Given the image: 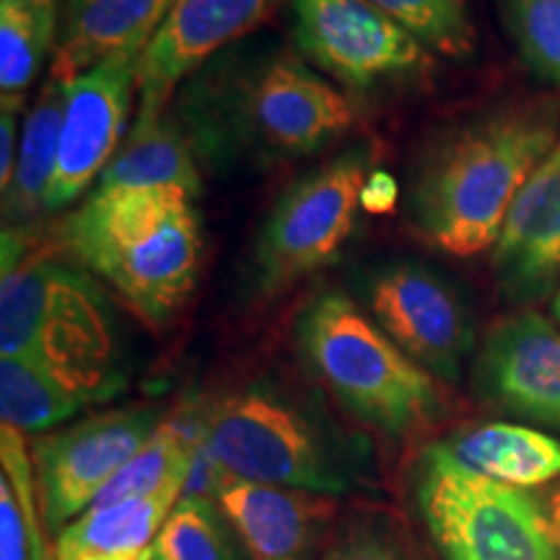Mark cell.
I'll return each instance as SVG.
<instances>
[{
	"label": "cell",
	"mask_w": 560,
	"mask_h": 560,
	"mask_svg": "<svg viewBox=\"0 0 560 560\" xmlns=\"http://www.w3.org/2000/svg\"><path fill=\"white\" fill-rule=\"evenodd\" d=\"M560 140V104H503L431 145L412 182V219L454 257L493 249L516 195Z\"/></svg>",
	"instance_id": "cell-1"
},
{
	"label": "cell",
	"mask_w": 560,
	"mask_h": 560,
	"mask_svg": "<svg viewBox=\"0 0 560 560\" xmlns=\"http://www.w3.org/2000/svg\"><path fill=\"white\" fill-rule=\"evenodd\" d=\"M0 355H21L86 405L125 389L122 332L94 276L70 257L24 252L19 229L3 234Z\"/></svg>",
	"instance_id": "cell-2"
},
{
	"label": "cell",
	"mask_w": 560,
	"mask_h": 560,
	"mask_svg": "<svg viewBox=\"0 0 560 560\" xmlns=\"http://www.w3.org/2000/svg\"><path fill=\"white\" fill-rule=\"evenodd\" d=\"M179 187H94L60 226V244L149 327L190 299L202 257L200 215Z\"/></svg>",
	"instance_id": "cell-3"
},
{
	"label": "cell",
	"mask_w": 560,
	"mask_h": 560,
	"mask_svg": "<svg viewBox=\"0 0 560 560\" xmlns=\"http://www.w3.org/2000/svg\"><path fill=\"white\" fill-rule=\"evenodd\" d=\"M200 436L223 470L242 480L335 499L366 480L361 441L272 384H249L219 397L202 412Z\"/></svg>",
	"instance_id": "cell-4"
},
{
	"label": "cell",
	"mask_w": 560,
	"mask_h": 560,
	"mask_svg": "<svg viewBox=\"0 0 560 560\" xmlns=\"http://www.w3.org/2000/svg\"><path fill=\"white\" fill-rule=\"evenodd\" d=\"M301 359L330 395L371 429L405 439L446 416L441 384L353 299L322 291L296 317Z\"/></svg>",
	"instance_id": "cell-5"
},
{
	"label": "cell",
	"mask_w": 560,
	"mask_h": 560,
	"mask_svg": "<svg viewBox=\"0 0 560 560\" xmlns=\"http://www.w3.org/2000/svg\"><path fill=\"white\" fill-rule=\"evenodd\" d=\"M412 499L444 560H560L537 499L470 470L444 441L420 454Z\"/></svg>",
	"instance_id": "cell-6"
},
{
	"label": "cell",
	"mask_w": 560,
	"mask_h": 560,
	"mask_svg": "<svg viewBox=\"0 0 560 560\" xmlns=\"http://www.w3.org/2000/svg\"><path fill=\"white\" fill-rule=\"evenodd\" d=\"M369 177V153L355 149L306 174L278 200L257 240V291L268 296L285 291L340 255L355 229Z\"/></svg>",
	"instance_id": "cell-7"
},
{
	"label": "cell",
	"mask_w": 560,
	"mask_h": 560,
	"mask_svg": "<svg viewBox=\"0 0 560 560\" xmlns=\"http://www.w3.org/2000/svg\"><path fill=\"white\" fill-rule=\"evenodd\" d=\"M161 423L156 408L138 405L96 412L66 429L34 436L30 450L47 535H60L79 520Z\"/></svg>",
	"instance_id": "cell-8"
},
{
	"label": "cell",
	"mask_w": 560,
	"mask_h": 560,
	"mask_svg": "<svg viewBox=\"0 0 560 560\" xmlns=\"http://www.w3.org/2000/svg\"><path fill=\"white\" fill-rule=\"evenodd\" d=\"M293 39L312 66L350 89L405 81L431 68V50L371 0H291Z\"/></svg>",
	"instance_id": "cell-9"
},
{
	"label": "cell",
	"mask_w": 560,
	"mask_h": 560,
	"mask_svg": "<svg viewBox=\"0 0 560 560\" xmlns=\"http://www.w3.org/2000/svg\"><path fill=\"white\" fill-rule=\"evenodd\" d=\"M376 325L439 382H459L475 348L472 314L462 293L423 262H392L366 280Z\"/></svg>",
	"instance_id": "cell-10"
},
{
	"label": "cell",
	"mask_w": 560,
	"mask_h": 560,
	"mask_svg": "<svg viewBox=\"0 0 560 560\" xmlns=\"http://www.w3.org/2000/svg\"><path fill=\"white\" fill-rule=\"evenodd\" d=\"M242 132L276 156H306L353 128L355 104L293 55L260 62L240 83Z\"/></svg>",
	"instance_id": "cell-11"
},
{
	"label": "cell",
	"mask_w": 560,
	"mask_h": 560,
	"mask_svg": "<svg viewBox=\"0 0 560 560\" xmlns=\"http://www.w3.org/2000/svg\"><path fill=\"white\" fill-rule=\"evenodd\" d=\"M140 52L117 55L66 86L60 151L45 210H60L102 177L122 145L132 94H138Z\"/></svg>",
	"instance_id": "cell-12"
},
{
	"label": "cell",
	"mask_w": 560,
	"mask_h": 560,
	"mask_svg": "<svg viewBox=\"0 0 560 560\" xmlns=\"http://www.w3.org/2000/svg\"><path fill=\"white\" fill-rule=\"evenodd\" d=\"M475 389L509 416L560 429V330L537 312L495 322L475 355Z\"/></svg>",
	"instance_id": "cell-13"
},
{
	"label": "cell",
	"mask_w": 560,
	"mask_h": 560,
	"mask_svg": "<svg viewBox=\"0 0 560 560\" xmlns=\"http://www.w3.org/2000/svg\"><path fill=\"white\" fill-rule=\"evenodd\" d=\"M283 0H174L138 60V112H166L172 91L223 47L265 24Z\"/></svg>",
	"instance_id": "cell-14"
},
{
	"label": "cell",
	"mask_w": 560,
	"mask_h": 560,
	"mask_svg": "<svg viewBox=\"0 0 560 560\" xmlns=\"http://www.w3.org/2000/svg\"><path fill=\"white\" fill-rule=\"evenodd\" d=\"M249 560H312L338 514V499L229 475L213 495Z\"/></svg>",
	"instance_id": "cell-15"
},
{
	"label": "cell",
	"mask_w": 560,
	"mask_h": 560,
	"mask_svg": "<svg viewBox=\"0 0 560 560\" xmlns=\"http://www.w3.org/2000/svg\"><path fill=\"white\" fill-rule=\"evenodd\" d=\"M493 270L514 301H537L560 283V140L516 195L493 247Z\"/></svg>",
	"instance_id": "cell-16"
},
{
	"label": "cell",
	"mask_w": 560,
	"mask_h": 560,
	"mask_svg": "<svg viewBox=\"0 0 560 560\" xmlns=\"http://www.w3.org/2000/svg\"><path fill=\"white\" fill-rule=\"evenodd\" d=\"M174 0H68L50 75L70 83L117 55L143 52Z\"/></svg>",
	"instance_id": "cell-17"
},
{
	"label": "cell",
	"mask_w": 560,
	"mask_h": 560,
	"mask_svg": "<svg viewBox=\"0 0 560 560\" xmlns=\"http://www.w3.org/2000/svg\"><path fill=\"white\" fill-rule=\"evenodd\" d=\"M187 478L190 475L174 478L156 493L140 495V499L86 509L79 520L70 522L55 537L52 560H79L86 556L151 548L166 516L172 514V509L185 493Z\"/></svg>",
	"instance_id": "cell-18"
},
{
	"label": "cell",
	"mask_w": 560,
	"mask_h": 560,
	"mask_svg": "<svg viewBox=\"0 0 560 560\" xmlns=\"http://www.w3.org/2000/svg\"><path fill=\"white\" fill-rule=\"evenodd\" d=\"M444 446L470 470L514 488H537L560 475V441L529 425H475L454 433Z\"/></svg>",
	"instance_id": "cell-19"
},
{
	"label": "cell",
	"mask_w": 560,
	"mask_h": 560,
	"mask_svg": "<svg viewBox=\"0 0 560 560\" xmlns=\"http://www.w3.org/2000/svg\"><path fill=\"white\" fill-rule=\"evenodd\" d=\"M96 187H179L200 195L192 145L166 112L136 115L130 136L96 179Z\"/></svg>",
	"instance_id": "cell-20"
},
{
	"label": "cell",
	"mask_w": 560,
	"mask_h": 560,
	"mask_svg": "<svg viewBox=\"0 0 560 560\" xmlns=\"http://www.w3.org/2000/svg\"><path fill=\"white\" fill-rule=\"evenodd\" d=\"M66 86L58 79H47L34 107H30L21 128V143L11 187L3 192L5 219L26 221L45 210L47 190L58 164L62 117H66Z\"/></svg>",
	"instance_id": "cell-21"
},
{
	"label": "cell",
	"mask_w": 560,
	"mask_h": 560,
	"mask_svg": "<svg viewBox=\"0 0 560 560\" xmlns=\"http://www.w3.org/2000/svg\"><path fill=\"white\" fill-rule=\"evenodd\" d=\"M32 450L24 433L0 425V560H52L45 540Z\"/></svg>",
	"instance_id": "cell-22"
},
{
	"label": "cell",
	"mask_w": 560,
	"mask_h": 560,
	"mask_svg": "<svg viewBox=\"0 0 560 560\" xmlns=\"http://www.w3.org/2000/svg\"><path fill=\"white\" fill-rule=\"evenodd\" d=\"M151 560H249L213 495L182 493L151 548Z\"/></svg>",
	"instance_id": "cell-23"
},
{
	"label": "cell",
	"mask_w": 560,
	"mask_h": 560,
	"mask_svg": "<svg viewBox=\"0 0 560 560\" xmlns=\"http://www.w3.org/2000/svg\"><path fill=\"white\" fill-rule=\"evenodd\" d=\"M86 408L73 392L21 355H0V416L21 433H47Z\"/></svg>",
	"instance_id": "cell-24"
},
{
	"label": "cell",
	"mask_w": 560,
	"mask_h": 560,
	"mask_svg": "<svg viewBox=\"0 0 560 560\" xmlns=\"http://www.w3.org/2000/svg\"><path fill=\"white\" fill-rule=\"evenodd\" d=\"M58 16L42 13L24 0H0V91L24 94L55 47Z\"/></svg>",
	"instance_id": "cell-25"
},
{
	"label": "cell",
	"mask_w": 560,
	"mask_h": 560,
	"mask_svg": "<svg viewBox=\"0 0 560 560\" xmlns=\"http://www.w3.org/2000/svg\"><path fill=\"white\" fill-rule=\"evenodd\" d=\"M420 45L446 58H467L475 47V26L467 0H371Z\"/></svg>",
	"instance_id": "cell-26"
},
{
	"label": "cell",
	"mask_w": 560,
	"mask_h": 560,
	"mask_svg": "<svg viewBox=\"0 0 560 560\" xmlns=\"http://www.w3.org/2000/svg\"><path fill=\"white\" fill-rule=\"evenodd\" d=\"M501 13L524 66L560 86V0H501Z\"/></svg>",
	"instance_id": "cell-27"
},
{
	"label": "cell",
	"mask_w": 560,
	"mask_h": 560,
	"mask_svg": "<svg viewBox=\"0 0 560 560\" xmlns=\"http://www.w3.org/2000/svg\"><path fill=\"white\" fill-rule=\"evenodd\" d=\"M322 560H412L387 529L380 524L350 527Z\"/></svg>",
	"instance_id": "cell-28"
},
{
	"label": "cell",
	"mask_w": 560,
	"mask_h": 560,
	"mask_svg": "<svg viewBox=\"0 0 560 560\" xmlns=\"http://www.w3.org/2000/svg\"><path fill=\"white\" fill-rule=\"evenodd\" d=\"M21 112H24V94L3 96V109H0V190L3 192L11 187L13 170H16Z\"/></svg>",
	"instance_id": "cell-29"
},
{
	"label": "cell",
	"mask_w": 560,
	"mask_h": 560,
	"mask_svg": "<svg viewBox=\"0 0 560 560\" xmlns=\"http://www.w3.org/2000/svg\"><path fill=\"white\" fill-rule=\"evenodd\" d=\"M397 200V187L395 179L387 174H371L366 182V190H363V208L374 210V213H384L395 206Z\"/></svg>",
	"instance_id": "cell-30"
},
{
	"label": "cell",
	"mask_w": 560,
	"mask_h": 560,
	"mask_svg": "<svg viewBox=\"0 0 560 560\" xmlns=\"http://www.w3.org/2000/svg\"><path fill=\"white\" fill-rule=\"evenodd\" d=\"M550 527H552V537H556V545L560 550V488L556 490V495H552V503H550Z\"/></svg>",
	"instance_id": "cell-31"
},
{
	"label": "cell",
	"mask_w": 560,
	"mask_h": 560,
	"mask_svg": "<svg viewBox=\"0 0 560 560\" xmlns=\"http://www.w3.org/2000/svg\"><path fill=\"white\" fill-rule=\"evenodd\" d=\"M24 3L42 13H52V16H58V3H55V0H24Z\"/></svg>",
	"instance_id": "cell-32"
},
{
	"label": "cell",
	"mask_w": 560,
	"mask_h": 560,
	"mask_svg": "<svg viewBox=\"0 0 560 560\" xmlns=\"http://www.w3.org/2000/svg\"><path fill=\"white\" fill-rule=\"evenodd\" d=\"M552 317H556L558 327H560V283H558V289H556V296H552Z\"/></svg>",
	"instance_id": "cell-33"
}]
</instances>
